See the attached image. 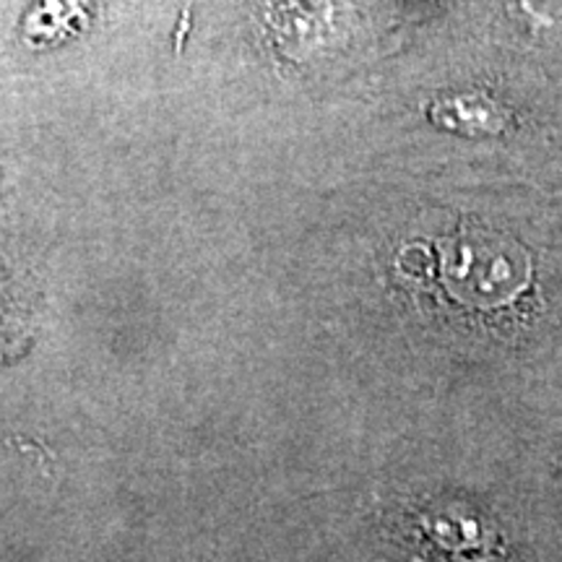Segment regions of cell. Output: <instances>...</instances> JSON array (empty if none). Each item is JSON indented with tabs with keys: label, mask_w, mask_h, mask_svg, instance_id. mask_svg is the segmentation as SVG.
<instances>
[{
	"label": "cell",
	"mask_w": 562,
	"mask_h": 562,
	"mask_svg": "<svg viewBox=\"0 0 562 562\" xmlns=\"http://www.w3.org/2000/svg\"><path fill=\"white\" fill-rule=\"evenodd\" d=\"M446 271L459 297L495 305L516 297L529 279V258L497 237L461 240L448 250Z\"/></svg>",
	"instance_id": "6da1fadb"
},
{
	"label": "cell",
	"mask_w": 562,
	"mask_h": 562,
	"mask_svg": "<svg viewBox=\"0 0 562 562\" xmlns=\"http://www.w3.org/2000/svg\"><path fill=\"white\" fill-rule=\"evenodd\" d=\"M432 121L467 136H495L505 128L508 115L484 94H461L435 104Z\"/></svg>",
	"instance_id": "7a4b0ae2"
},
{
	"label": "cell",
	"mask_w": 562,
	"mask_h": 562,
	"mask_svg": "<svg viewBox=\"0 0 562 562\" xmlns=\"http://www.w3.org/2000/svg\"><path fill=\"white\" fill-rule=\"evenodd\" d=\"M518 9L533 32L562 30V0H518Z\"/></svg>",
	"instance_id": "3957f363"
}]
</instances>
